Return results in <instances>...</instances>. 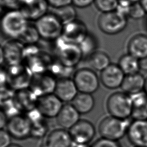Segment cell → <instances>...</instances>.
Instances as JSON below:
<instances>
[{
	"label": "cell",
	"mask_w": 147,
	"mask_h": 147,
	"mask_svg": "<svg viewBox=\"0 0 147 147\" xmlns=\"http://www.w3.org/2000/svg\"><path fill=\"white\" fill-rule=\"evenodd\" d=\"M29 25L28 20L19 9H10L1 18L3 35L9 40H18Z\"/></svg>",
	"instance_id": "cell-1"
},
{
	"label": "cell",
	"mask_w": 147,
	"mask_h": 147,
	"mask_svg": "<svg viewBox=\"0 0 147 147\" xmlns=\"http://www.w3.org/2000/svg\"><path fill=\"white\" fill-rule=\"evenodd\" d=\"M131 122L111 115L103 118L98 125V131L101 137L114 141L119 140L127 134Z\"/></svg>",
	"instance_id": "cell-2"
},
{
	"label": "cell",
	"mask_w": 147,
	"mask_h": 147,
	"mask_svg": "<svg viewBox=\"0 0 147 147\" xmlns=\"http://www.w3.org/2000/svg\"><path fill=\"white\" fill-rule=\"evenodd\" d=\"M106 109L110 115L120 119H128L131 116L133 104L130 95L123 91L111 94L106 101Z\"/></svg>",
	"instance_id": "cell-3"
},
{
	"label": "cell",
	"mask_w": 147,
	"mask_h": 147,
	"mask_svg": "<svg viewBox=\"0 0 147 147\" xmlns=\"http://www.w3.org/2000/svg\"><path fill=\"white\" fill-rule=\"evenodd\" d=\"M35 26L40 37L45 40L56 41L62 35L63 25L52 12L37 20Z\"/></svg>",
	"instance_id": "cell-4"
},
{
	"label": "cell",
	"mask_w": 147,
	"mask_h": 147,
	"mask_svg": "<svg viewBox=\"0 0 147 147\" xmlns=\"http://www.w3.org/2000/svg\"><path fill=\"white\" fill-rule=\"evenodd\" d=\"M127 24V17L114 11L101 13L97 20V25L103 33L114 35L123 31Z\"/></svg>",
	"instance_id": "cell-5"
},
{
	"label": "cell",
	"mask_w": 147,
	"mask_h": 147,
	"mask_svg": "<svg viewBox=\"0 0 147 147\" xmlns=\"http://www.w3.org/2000/svg\"><path fill=\"white\" fill-rule=\"evenodd\" d=\"M56 42V52L59 61L64 66H74L83 56L78 45L67 42L61 36Z\"/></svg>",
	"instance_id": "cell-6"
},
{
	"label": "cell",
	"mask_w": 147,
	"mask_h": 147,
	"mask_svg": "<svg viewBox=\"0 0 147 147\" xmlns=\"http://www.w3.org/2000/svg\"><path fill=\"white\" fill-rule=\"evenodd\" d=\"M72 79L79 92L90 94L98 90L100 82L95 72L88 68L77 70L74 73Z\"/></svg>",
	"instance_id": "cell-7"
},
{
	"label": "cell",
	"mask_w": 147,
	"mask_h": 147,
	"mask_svg": "<svg viewBox=\"0 0 147 147\" xmlns=\"http://www.w3.org/2000/svg\"><path fill=\"white\" fill-rule=\"evenodd\" d=\"M6 130L16 140H24L32 136V123L28 116L17 114L7 121Z\"/></svg>",
	"instance_id": "cell-8"
},
{
	"label": "cell",
	"mask_w": 147,
	"mask_h": 147,
	"mask_svg": "<svg viewBox=\"0 0 147 147\" xmlns=\"http://www.w3.org/2000/svg\"><path fill=\"white\" fill-rule=\"evenodd\" d=\"M24 44L18 40H9L1 49V63L18 65L24 57Z\"/></svg>",
	"instance_id": "cell-9"
},
{
	"label": "cell",
	"mask_w": 147,
	"mask_h": 147,
	"mask_svg": "<svg viewBox=\"0 0 147 147\" xmlns=\"http://www.w3.org/2000/svg\"><path fill=\"white\" fill-rule=\"evenodd\" d=\"M63 106V102L54 94H48L38 98L36 109L46 118L56 117Z\"/></svg>",
	"instance_id": "cell-10"
},
{
	"label": "cell",
	"mask_w": 147,
	"mask_h": 147,
	"mask_svg": "<svg viewBox=\"0 0 147 147\" xmlns=\"http://www.w3.org/2000/svg\"><path fill=\"white\" fill-rule=\"evenodd\" d=\"M68 131L76 145H87L96 134L94 125L86 119H80Z\"/></svg>",
	"instance_id": "cell-11"
},
{
	"label": "cell",
	"mask_w": 147,
	"mask_h": 147,
	"mask_svg": "<svg viewBox=\"0 0 147 147\" xmlns=\"http://www.w3.org/2000/svg\"><path fill=\"white\" fill-rule=\"evenodd\" d=\"M88 33L84 23L76 19L63 25L61 37L69 43L79 45Z\"/></svg>",
	"instance_id": "cell-12"
},
{
	"label": "cell",
	"mask_w": 147,
	"mask_h": 147,
	"mask_svg": "<svg viewBox=\"0 0 147 147\" xmlns=\"http://www.w3.org/2000/svg\"><path fill=\"white\" fill-rule=\"evenodd\" d=\"M129 141L136 147H147V119H134L126 134Z\"/></svg>",
	"instance_id": "cell-13"
},
{
	"label": "cell",
	"mask_w": 147,
	"mask_h": 147,
	"mask_svg": "<svg viewBox=\"0 0 147 147\" xmlns=\"http://www.w3.org/2000/svg\"><path fill=\"white\" fill-rule=\"evenodd\" d=\"M125 76L118 64L111 63L100 72L99 79L103 86L113 90L121 87Z\"/></svg>",
	"instance_id": "cell-14"
},
{
	"label": "cell",
	"mask_w": 147,
	"mask_h": 147,
	"mask_svg": "<svg viewBox=\"0 0 147 147\" xmlns=\"http://www.w3.org/2000/svg\"><path fill=\"white\" fill-rule=\"evenodd\" d=\"M48 6L46 0H21L18 9L28 20L36 21L47 13Z\"/></svg>",
	"instance_id": "cell-15"
},
{
	"label": "cell",
	"mask_w": 147,
	"mask_h": 147,
	"mask_svg": "<svg viewBox=\"0 0 147 147\" xmlns=\"http://www.w3.org/2000/svg\"><path fill=\"white\" fill-rule=\"evenodd\" d=\"M69 131L62 128L52 130L46 136L44 147H76Z\"/></svg>",
	"instance_id": "cell-16"
},
{
	"label": "cell",
	"mask_w": 147,
	"mask_h": 147,
	"mask_svg": "<svg viewBox=\"0 0 147 147\" xmlns=\"http://www.w3.org/2000/svg\"><path fill=\"white\" fill-rule=\"evenodd\" d=\"M53 93L63 102L67 103L72 102L79 91L73 79L63 78L56 81Z\"/></svg>",
	"instance_id": "cell-17"
},
{
	"label": "cell",
	"mask_w": 147,
	"mask_h": 147,
	"mask_svg": "<svg viewBox=\"0 0 147 147\" xmlns=\"http://www.w3.org/2000/svg\"><path fill=\"white\" fill-rule=\"evenodd\" d=\"M80 114L71 103H66L56 117V122L61 128L69 130L80 119Z\"/></svg>",
	"instance_id": "cell-18"
},
{
	"label": "cell",
	"mask_w": 147,
	"mask_h": 147,
	"mask_svg": "<svg viewBox=\"0 0 147 147\" xmlns=\"http://www.w3.org/2000/svg\"><path fill=\"white\" fill-rule=\"evenodd\" d=\"M127 51L139 60L147 57V35L137 34L133 36L128 42Z\"/></svg>",
	"instance_id": "cell-19"
},
{
	"label": "cell",
	"mask_w": 147,
	"mask_h": 147,
	"mask_svg": "<svg viewBox=\"0 0 147 147\" xmlns=\"http://www.w3.org/2000/svg\"><path fill=\"white\" fill-rule=\"evenodd\" d=\"M145 78L140 73L126 75L121 85L122 91L131 95L144 90Z\"/></svg>",
	"instance_id": "cell-20"
},
{
	"label": "cell",
	"mask_w": 147,
	"mask_h": 147,
	"mask_svg": "<svg viewBox=\"0 0 147 147\" xmlns=\"http://www.w3.org/2000/svg\"><path fill=\"white\" fill-rule=\"evenodd\" d=\"M133 110L131 116L134 119H147V94L144 91L130 95Z\"/></svg>",
	"instance_id": "cell-21"
},
{
	"label": "cell",
	"mask_w": 147,
	"mask_h": 147,
	"mask_svg": "<svg viewBox=\"0 0 147 147\" xmlns=\"http://www.w3.org/2000/svg\"><path fill=\"white\" fill-rule=\"evenodd\" d=\"M71 104L80 114L90 113L95 106V99L92 94L79 92L77 94Z\"/></svg>",
	"instance_id": "cell-22"
},
{
	"label": "cell",
	"mask_w": 147,
	"mask_h": 147,
	"mask_svg": "<svg viewBox=\"0 0 147 147\" xmlns=\"http://www.w3.org/2000/svg\"><path fill=\"white\" fill-rule=\"evenodd\" d=\"M118 65L125 75L138 73L140 68V60L129 53L122 56L118 61Z\"/></svg>",
	"instance_id": "cell-23"
},
{
	"label": "cell",
	"mask_w": 147,
	"mask_h": 147,
	"mask_svg": "<svg viewBox=\"0 0 147 147\" xmlns=\"http://www.w3.org/2000/svg\"><path fill=\"white\" fill-rule=\"evenodd\" d=\"M88 63L94 70L102 71L110 64V58L109 55L100 51H96L88 57Z\"/></svg>",
	"instance_id": "cell-24"
},
{
	"label": "cell",
	"mask_w": 147,
	"mask_h": 147,
	"mask_svg": "<svg viewBox=\"0 0 147 147\" xmlns=\"http://www.w3.org/2000/svg\"><path fill=\"white\" fill-rule=\"evenodd\" d=\"M52 13L57 17L63 25L77 19L76 10L72 5L53 9Z\"/></svg>",
	"instance_id": "cell-25"
},
{
	"label": "cell",
	"mask_w": 147,
	"mask_h": 147,
	"mask_svg": "<svg viewBox=\"0 0 147 147\" xmlns=\"http://www.w3.org/2000/svg\"><path fill=\"white\" fill-rule=\"evenodd\" d=\"M83 56L88 57L96 51L98 41L96 38L92 34L88 33L83 41L79 45Z\"/></svg>",
	"instance_id": "cell-26"
},
{
	"label": "cell",
	"mask_w": 147,
	"mask_h": 147,
	"mask_svg": "<svg viewBox=\"0 0 147 147\" xmlns=\"http://www.w3.org/2000/svg\"><path fill=\"white\" fill-rule=\"evenodd\" d=\"M40 36L35 25H29L24 34L18 39L22 44L28 45H32L36 44L40 39Z\"/></svg>",
	"instance_id": "cell-27"
},
{
	"label": "cell",
	"mask_w": 147,
	"mask_h": 147,
	"mask_svg": "<svg viewBox=\"0 0 147 147\" xmlns=\"http://www.w3.org/2000/svg\"><path fill=\"white\" fill-rule=\"evenodd\" d=\"M119 0H94L96 8L101 13H106L116 10Z\"/></svg>",
	"instance_id": "cell-28"
},
{
	"label": "cell",
	"mask_w": 147,
	"mask_h": 147,
	"mask_svg": "<svg viewBox=\"0 0 147 147\" xmlns=\"http://www.w3.org/2000/svg\"><path fill=\"white\" fill-rule=\"evenodd\" d=\"M146 14L145 10L139 2L131 5L128 17L134 20H140L143 18Z\"/></svg>",
	"instance_id": "cell-29"
},
{
	"label": "cell",
	"mask_w": 147,
	"mask_h": 147,
	"mask_svg": "<svg viewBox=\"0 0 147 147\" xmlns=\"http://www.w3.org/2000/svg\"><path fill=\"white\" fill-rule=\"evenodd\" d=\"M90 147H122L117 141L100 138L96 140Z\"/></svg>",
	"instance_id": "cell-30"
},
{
	"label": "cell",
	"mask_w": 147,
	"mask_h": 147,
	"mask_svg": "<svg viewBox=\"0 0 147 147\" xmlns=\"http://www.w3.org/2000/svg\"><path fill=\"white\" fill-rule=\"evenodd\" d=\"M132 3L123 0H119L118 5L116 9V10L122 14L128 17V14Z\"/></svg>",
	"instance_id": "cell-31"
},
{
	"label": "cell",
	"mask_w": 147,
	"mask_h": 147,
	"mask_svg": "<svg viewBox=\"0 0 147 147\" xmlns=\"http://www.w3.org/2000/svg\"><path fill=\"white\" fill-rule=\"evenodd\" d=\"M11 136L4 129H1L0 131V147H8L11 143Z\"/></svg>",
	"instance_id": "cell-32"
},
{
	"label": "cell",
	"mask_w": 147,
	"mask_h": 147,
	"mask_svg": "<svg viewBox=\"0 0 147 147\" xmlns=\"http://www.w3.org/2000/svg\"><path fill=\"white\" fill-rule=\"evenodd\" d=\"M46 1L48 5L51 6L53 9L72 5V0H46Z\"/></svg>",
	"instance_id": "cell-33"
},
{
	"label": "cell",
	"mask_w": 147,
	"mask_h": 147,
	"mask_svg": "<svg viewBox=\"0 0 147 147\" xmlns=\"http://www.w3.org/2000/svg\"><path fill=\"white\" fill-rule=\"evenodd\" d=\"M2 4L9 10L18 9L21 0H1Z\"/></svg>",
	"instance_id": "cell-34"
},
{
	"label": "cell",
	"mask_w": 147,
	"mask_h": 147,
	"mask_svg": "<svg viewBox=\"0 0 147 147\" xmlns=\"http://www.w3.org/2000/svg\"><path fill=\"white\" fill-rule=\"evenodd\" d=\"M94 3V0H72V5L78 8H86Z\"/></svg>",
	"instance_id": "cell-35"
},
{
	"label": "cell",
	"mask_w": 147,
	"mask_h": 147,
	"mask_svg": "<svg viewBox=\"0 0 147 147\" xmlns=\"http://www.w3.org/2000/svg\"><path fill=\"white\" fill-rule=\"evenodd\" d=\"M6 113L3 111H1V114H0V126H1V129H3L4 127H6L7 122L8 119H7L6 118Z\"/></svg>",
	"instance_id": "cell-36"
},
{
	"label": "cell",
	"mask_w": 147,
	"mask_h": 147,
	"mask_svg": "<svg viewBox=\"0 0 147 147\" xmlns=\"http://www.w3.org/2000/svg\"><path fill=\"white\" fill-rule=\"evenodd\" d=\"M140 70L147 72V57L140 60Z\"/></svg>",
	"instance_id": "cell-37"
},
{
	"label": "cell",
	"mask_w": 147,
	"mask_h": 147,
	"mask_svg": "<svg viewBox=\"0 0 147 147\" xmlns=\"http://www.w3.org/2000/svg\"><path fill=\"white\" fill-rule=\"evenodd\" d=\"M140 2L142 5L143 7L144 8L147 13V0H141Z\"/></svg>",
	"instance_id": "cell-38"
},
{
	"label": "cell",
	"mask_w": 147,
	"mask_h": 147,
	"mask_svg": "<svg viewBox=\"0 0 147 147\" xmlns=\"http://www.w3.org/2000/svg\"><path fill=\"white\" fill-rule=\"evenodd\" d=\"M144 91L147 94V77L145 78V82Z\"/></svg>",
	"instance_id": "cell-39"
},
{
	"label": "cell",
	"mask_w": 147,
	"mask_h": 147,
	"mask_svg": "<svg viewBox=\"0 0 147 147\" xmlns=\"http://www.w3.org/2000/svg\"><path fill=\"white\" fill-rule=\"evenodd\" d=\"M123 1H127L131 3H137V2H140L141 0H123Z\"/></svg>",
	"instance_id": "cell-40"
},
{
	"label": "cell",
	"mask_w": 147,
	"mask_h": 147,
	"mask_svg": "<svg viewBox=\"0 0 147 147\" xmlns=\"http://www.w3.org/2000/svg\"><path fill=\"white\" fill-rule=\"evenodd\" d=\"M8 147H22L21 146H20V145L18 144H11Z\"/></svg>",
	"instance_id": "cell-41"
},
{
	"label": "cell",
	"mask_w": 147,
	"mask_h": 147,
	"mask_svg": "<svg viewBox=\"0 0 147 147\" xmlns=\"http://www.w3.org/2000/svg\"><path fill=\"white\" fill-rule=\"evenodd\" d=\"M76 147H88L87 145H76Z\"/></svg>",
	"instance_id": "cell-42"
},
{
	"label": "cell",
	"mask_w": 147,
	"mask_h": 147,
	"mask_svg": "<svg viewBox=\"0 0 147 147\" xmlns=\"http://www.w3.org/2000/svg\"><path fill=\"white\" fill-rule=\"evenodd\" d=\"M146 28H147V18H146Z\"/></svg>",
	"instance_id": "cell-43"
},
{
	"label": "cell",
	"mask_w": 147,
	"mask_h": 147,
	"mask_svg": "<svg viewBox=\"0 0 147 147\" xmlns=\"http://www.w3.org/2000/svg\"><path fill=\"white\" fill-rule=\"evenodd\" d=\"M134 147H136V146H134Z\"/></svg>",
	"instance_id": "cell-44"
}]
</instances>
